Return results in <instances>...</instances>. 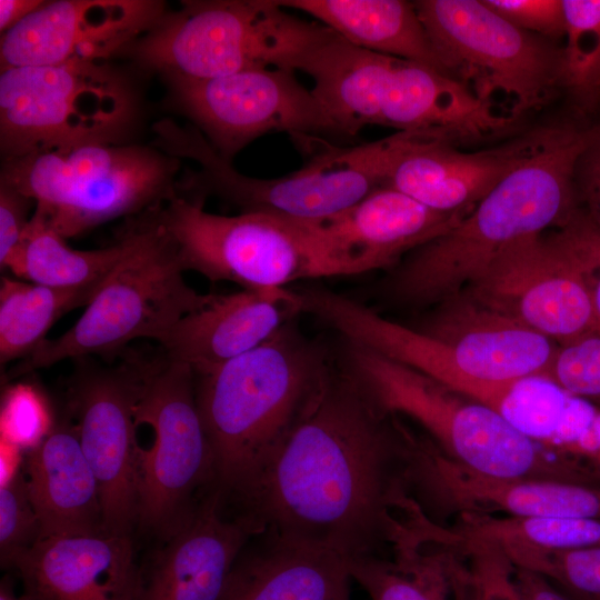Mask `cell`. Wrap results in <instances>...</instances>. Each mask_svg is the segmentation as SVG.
Listing matches in <instances>:
<instances>
[{
	"label": "cell",
	"mask_w": 600,
	"mask_h": 600,
	"mask_svg": "<svg viewBox=\"0 0 600 600\" xmlns=\"http://www.w3.org/2000/svg\"><path fill=\"white\" fill-rule=\"evenodd\" d=\"M600 133L550 127L539 146L453 228L408 253L379 290L394 302L437 304L462 292L516 243L568 223L579 211L574 171Z\"/></svg>",
	"instance_id": "obj_2"
},
{
	"label": "cell",
	"mask_w": 600,
	"mask_h": 600,
	"mask_svg": "<svg viewBox=\"0 0 600 600\" xmlns=\"http://www.w3.org/2000/svg\"><path fill=\"white\" fill-rule=\"evenodd\" d=\"M574 189L580 211L600 233V133L578 160Z\"/></svg>",
	"instance_id": "obj_41"
},
{
	"label": "cell",
	"mask_w": 600,
	"mask_h": 600,
	"mask_svg": "<svg viewBox=\"0 0 600 600\" xmlns=\"http://www.w3.org/2000/svg\"><path fill=\"white\" fill-rule=\"evenodd\" d=\"M64 240L33 212L7 269L21 280L48 287L99 283L128 252L131 231L128 224L114 244L96 250H74Z\"/></svg>",
	"instance_id": "obj_28"
},
{
	"label": "cell",
	"mask_w": 600,
	"mask_h": 600,
	"mask_svg": "<svg viewBox=\"0 0 600 600\" xmlns=\"http://www.w3.org/2000/svg\"><path fill=\"white\" fill-rule=\"evenodd\" d=\"M262 531L214 486L141 571L138 600H219L240 553Z\"/></svg>",
	"instance_id": "obj_19"
},
{
	"label": "cell",
	"mask_w": 600,
	"mask_h": 600,
	"mask_svg": "<svg viewBox=\"0 0 600 600\" xmlns=\"http://www.w3.org/2000/svg\"><path fill=\"white\" fill-rule=\"evenodd\" d=\"M132 116L128 86L103 63L8 68L0 74L4 158L83 142H114Z\"/></svg>",
	"instance_id": "obj_12"
},
{
	"label": "cell",
	"mask_w": 600,
	"mask_h": 600,
	"mask_svg": "<svg viewBox=\"0 0 600 600\" xmlns=\"http://www.w3.org/2000/svg\"><path fill=\"white\" fill-rule=\"evenodd\" d=\"M416 327L436 339L464 381V396L501 412L518 384L547 380L558 344L463 292Z\"/></svg>",
	"instance_id": "obj_16"
},
{
	"label": "cell",
	"mask_w": 600,
	"mask_h": 600,
	"mask_svg": "<svg viewBox=\"0 0 600 600\" xmlns=\"http://www.w3.org/2000/svg\"><path fill=\"white\" fill-rule=\"evenodd\" d=\"M106 280V279H104ZM103 280V281H104ZM102 282L57 288L1 278L0 284V364L23 359L46 338L64 313L87 307Z\"/></svg>",
	"instance_id": "obj_29"
},
{
	"label": "cell",
	"mask_w": 600,
	"mask_h": 600,
	"mask_svg": "<svg viewBox=\"0 0 600 600\" xmlns=\"http://www.w3.org/2000/svg\"><path fill=\"white\" fill-rule=\"evenodd\" d=\"M22 469L40 540L106 534L98 482L70 419L56 421L48 436L26 452Z\"/></svg>",
	"instance_id": "obj_25"
},
{
	"label": "cell",
	"mask_w": 600,
	"mask_h": 600,
	"mask_svg": "<svg viewBox=\"0 0 600 600\" xmlns=\"http://www.w3.org/2000/svg\"><path fill=\"white\" fill-rule=\"evenodd\" d=\"M39 540L40 524L21 469L0 484L1 567L11 568L16 559Z\"/></svg>",
	"instance_id": "obj_35"
},
{
	"label": "cell",
	"mask_w": 600,
	"mask_h": 600,
	"mask_svg": "<svg viewBox=\"0 0 600 600\" xmlns=\"http://www.w3.org/2000/svg\"><path fill=\"white\" fill-rule=\"evenodd\" d=\"M517 28L551 41L563 39L566 18L562 0H483Z\"/></svg>",
	"instance_id": "obj_38"
},
{
	"label": "cell",
	"mask_w": 600,
	"mask_h": 600,
	"mask_svg": "<svg viewBox=\"0 0 600 600\" xmlns=\"http://www.w3.org/2000/svg\"><path fill=\"white\" fill-rule=\"evenodd\" d=\"M547 129L478 151L459 150L443 139L420 141L397 160L384 187L439 212H470L539 146Z\"/></svg>",
	"instance_id": "obj_24"
},
{
	"label": "cell",
	"mask_w": 600,
	"mask_h": 600,
	"mask_svg": "<svg viewBox=\"0 0 600 600\" xmlns=\"http://www.w3.org/2000/svg\"><path fill=\"white\" fill-rule=\"evenodd\" d=\"M43 2L42 0H0L1 33L18 24Z\"/></svg>",
	"instance_id": "obj_43"
},
{
	"label": "cell",
	"mask_w": 600,
	"mask_h": 600,
	"mask_svg": "<svg viewBox=\"0 0 600 600\" xmlns=\"http://www.w3.org/2000/svg\"><path fill=\"white\" fill-rule=\"evenodd\" d=\"M284 68L227 76L168 77L173 101L227 161L259 137L287 132L298 142L347 138L326 107Z\"/></svg>",
	"instance_id": "obj_13"
},
{
	"label": "cell",
	"mask_w": 600,
	"mask_h": 600,
	"mask_svg": "<svg viewBox=\"0 0 600 600\" xmlns=\"http://www.w3.org/2000/svg\"><path fill=\"white\" fill-rule=\"evenodd\" d=\"M409 486L459 514L600 519V487L551 479H501L476 472L434 442L414 438Z\"/></svg>",
	"instance_id": "obj_18"
},
{
	"label": "cell",
	"mask_w": 600,
	"mask_h": 600,
	"mask_svg": "<svg viewBox=\"0 0 600 600\" xmlns=\"http://www.w3.org/2000/svg\"><path fill=\"white\" fill-rule=\"evenodd\" d=\"M548 381L600 408V334L558 344Z\"/></svg>",
	"instance_id": "obj_36"
},
{
	"label": "cell",
	"mask_w": 600,
	"mask_h": 600,
	"mask_svg": "<svg viewBox=\"0 0 600 600\" xmlns=\"http://www.w3.org/2000/svg\"><path fill=\"white\" fill-rule=\"evenodd\" d=\"M431 138L443 139L430 132L397 131L350 147L322 140L300 169L273 179L238 172L207 140H201L188 154L200 169L181 176L178 187L182 194L201 200L216 196L242 213L317 223L349 210L384 187L397 160L418 142Z\"/></svg>",
	"instance_id": "obj_8"
},
{
	"label": "cell",
	"mask_w": 600,
	"mask_h": 600,
	"mask_svg": "<svg viewBox=\"0 0 600 600\" xmlns=\"http://www.w3.org/2000/svg\"><path fill=\"white\" fill-rule=\"evenodd\" d=\"M549 450L569 464L583 483L600 487V408L571 397Z\"/></svg>",
	"instance_id": "obj_33"
},
{
	"label": "cell",
	"mask_w": 600,
	"mask_h": 600,
	"mask_svg": "<svg viewBox=\"0 0 600 600\" xmlns=\"http://www.w3.org/2000/svg\"><path fill=\"white\" fill-rule=\"evenodd\" d=\"M498 548L570 551L600 547V519L461 514L454 531Z\"/></svg>",
	"instance_id": "obj_30"
},
{
	"label": "cell",
	"mask_w": 600,
	"mask_h": 600,
	"mask_svg": "<svg viewBox=\"0 0 600 600\" xmlns=\"http://www.w3.org/2000/svg\"><path fill=\"white\" fill-rule=\"evenodd\" d=\"M343 367L386 413L407 417L467 468L501 479L581 483L561 459L490 407L363 346L346 341Z\"/></svg>",
	"instance_id": "obj_5"
},
{
	"label": "cell",
	"mask_w": 600,
	"mask_h": 600,
	"mask_svg": "<svg viewBox=\"0 0 600 600\" xmlns=\"http://www.w3.org/2000/svg\"><path fill=\"white\" fill-rule=\"evenodd\" d=\"M446 74L517 122L560 91L561 46L523 31L483 0L413 1Z\"/></svg>",
	"instance_id": "obj_9"
},
{
	"label": "cell",
	"mask_w": 600,
	"mask_h": 600,
	"mask_svg": "<svg viewBox=\"0 0 600 600\" xmlns=\"http://www.w3.org/2000/svg\"><path fill=\"white\" fill-rule=\"evenodd\" d=\"M302 312L299 293L288 288L210 294L159 343L167 359L199 371L256 349Z\"/></svg>",
	"instance_id": "obj_21"
},
{
	"label": "cell",
	"mask_w": 600,
	"mask_h": 600,
	"mask_svg": "<svg viewBox=\"0 0 600 600\" xmlns=\"http://www.w3.org/2000/svg\"><path fill=\"white\" fill-rule=\"evenodd\" d=\"M336 33L276 0L183 1L122 53L168 77L207 79L260 68L301 70Z\"/></svg>",
	"instance_id": "obj_7"
},
{
	"label": "cell",
	"mask_w": 600,
	"mask_h": 600,
	"mask_svg": "<svg viewBox=\"0 0 600 600\" xmlns=\"http://www.w3.org/2000/svg\"><path fill=\"white\" fill-rule=\"evenodd\" d=\"M33 200L13 188L0 183V268L7 269L17 252L26 228ZM36 204V203H34Z\"/></svg>",
	"instance_id": "obj_40"
},
{
	"label": "cell",
	"mask_w": 600,
	"mask_h": 600,
	"mask_svg": "<svg viewBox=\"0 0 600 600\" xmlns=\"http://www.w3.org/2000/svg\"><path fill=\"white\" fill-rule=\"evenodd\" d=\"M306 12L348 43L446 73L413 2L403 0H276Z\"/></svg>",
	"instance_id": "obj_27"
},
{
	"label": "cell",
	"mask_w": 600,
	"mask_h": 600,
	"mask_svg": "<svg viewBox=\"0 0 600 600\" xmlns=\"http://www.w3.org/2000/svg\"><path fill=\"white\" fill-rule=\"evenodd\" d=\"M54 422L47 399L33 386L17 383L4 390L0 411L1 441L27 452L48 436Z\"/></svg>",
	"instance_id": "obj_34"
},
{
	"label": "cell",
	"mask_w": 600,
	"mask_h": 600,
	"mask_svg": "<svg viewBox=\"0 0 600 600\" xmlns=\"http://www.w3.org/2000/svg\"><path fill=\"white\" fill-rule=\"evenodd\" d=\"M161 206L131 217L128 252L78 321L60 337L44 339L11 368L9 379L64 359H111L136 339L159 342L178 320L208 301L210 294L198 293L183 278L176 243L160 220Z\"/></svg>",
	"instance_id": "obj_6"
},
{
	"label": "cell",
	"mask_w": 600,
	"mask_h": 600,
	"mask_svg": "<svg viewBox=\"0 0 600 600\" xmlns=\"http://www.w3.org/2000/svg\"><path fill=\"white\" fill-rule=\"evenodd\" d=\"M11 569L29 600H138L141 584L131 536L41 539Z\"/></svg>",
	"instance_id": "obj_22"
},
{
	"label": "cell",
	"mask_w": 600,
	"mask_h": 600,
	"mask_svg": "<svg viewBox=\"0 0 600 600\" xmlns=\"http://www.w3.org/2000/svg\"><path fill=\"white\" fill-rule=\"evenodd\" d=\"M500 550L514 566L542 576L571 600H600V547L570 551Z\"/></svg>",
	"instance_id": "obj_32"
},
{
	"label": "cell",
	"mask_w": 600,
	"mask_h": 600,
	"mask_svg": "<svg viewBox=\"0 0 600 600\" xmlns=\"http://www.w3.org/2000/svg\"><path fill=\"white\" fill-rule=\"evenodd\" d=\"M203 204L178 193L159 209L184 271L244 290L348 276L307 224L262 213L214 214Z\"/></svg>",
	"instance_id": "obj_10"
},
{
	"label": "cell",
	"mask_w": 600,
	"mask_h": 600,
	"mask_svg": "<svg viewBox=\"0 0 600 600\" xmlns=\"http://www.w3.org/2000/svg\"><path fill=\"white\" fill-rule=\"evenodd\" d=\"M136 422L151 430L150 442L137 444V527L164 541L216 486L214 457L190 366L163 353L151 360Z\"/></svg>",
	"instance_id": "obj_11"
},
{
	"label": "cell",
	"mask_w": 600,
	"mask_h": 600,
	"mask_svg": "<svg viewBox=\"0 0 600 600\" xmlns=\"http://www.w3.org/2000/svg\"><path fill=\"white\" fill-rule=\"evenodd\" d=\"M331 363L296 320L256 349L193 371L196 400L209 439L216 486L237 508L300 422Z\"/></svg>",
	"instance_id": "obj_3"
},
{
	"label": "cell",
	"mask_w": 600,
	"mask_h": 600,
	"mask_svg": "<svg viewBox=\"0 0 600 600\" xmlns=\"http://www.w3.org/2000/svg\"><path fill=\"white\" fill-rule=\"evenodd\" d=\"M392 539L390 557L348 561L371 600H472L467 548L454 532L419 516Z\"/></svg>",
	"instance_id": "obj_23"
},
{
	"label": "cell",
	"mask_w": 600,
	"mask_h": 600,
	"mask_svg": "<svg viewBox=\"0 0 600 600\" xmlns=\"http://www.w3.org/2000/svg\"><path fill=\"white\" fill-rule=\"evenodd\" d=\"M516 578L526 600H571L536 572L516 566Z\"/></svg>",
	"instance_id": "obj_42"
},
{
	"label": "cell",
	"mask_w": 600,
	"mask_h": 600,
	"mask_svg": "<svg viewBox=\"0 0 600 600\" xmlns=\"http://www.w3.org/2000/svg\"><path fill=\"white\" fill-rule=\"evenodd\" d=\"M156 0L44 1L2 33L1 70L68 62L102 63L167 13Z\"/></svg>",
	"instance_id": "obj_17"
},
{
	"label": "cell",
	"mask_w": 600,
	"mask_h": 600,
	"mask_svg": "<svg viewBox=\"0 0 600 600\" xmlns=\"http://www.w3.org/2000/svg\"><path fill=\"white\" fill-rule=\"evenodd\" d=\"M0 600H29L27 597L16 596L11 584L7 580H2L0 586Z\"/></svg>",
	"instance_id": "obj_44"
},
{
	"label": "cell",
	"mask_w": 600,
	"mask_h": 600,
	"mask_svg": "<svg viewBox=\"0 0 600 600\" xmlns=\"http://www.w3.org/2000/svg\"><path fill=\"white\" fill-rule=\"evenodd\" d=\"M180 164L153 146L83 142L4 158L0 183L68 239L164 204L178 194Z\"/></svg>",
	"instance_id": "obj_4"
},
{
	"label": "cell",
	"mask_w": 600,
	"mask_h": 600,
	"mask_svg": "<svg viewBox=\"0 0 600 600\" xmlns=\"http://www.w3.org/2000/svg\"><path fill=\"white\" fill-rule=\"evenodd\" d=\"M348 561L270 531L252 537L219 600H353Z\"/></svg>",
	"instance_id": "obj_26"
},
{
	"label": "cell",
	"mask_w": 600,
	"mask_h": 600,
	"mask_svg": "<svg viewBox=\"0 0 600 600\" xmlns=\"http://www.w3.org/2000/svg\"><path fill=\"white\" fill-rule=\"evenodd\" d=\"M462 292L557 344L600 334L587 284L557 232L516 243Z\"/></svg>",
	"instance_id": "obj_15"
},
{
	"label": "cell",
	"mask_w": 600,
	"mask_h": 600,
	"mask_svg": "<svg viewBox=\"0 0 600 600\" xmlns=\"http://www.w3.org/2000/svg\"><path fill=\"white\" fill-rule=\"evenodd\" d=\"M557 234L578 267L600 320V233L580 211Z\"/></svg>",
	"instance_id": "obj_39"
},
{
	"label": "cell",
	"mask_w": 600,
	"mask_h": 600,
	"mask_svg": "<svg viewBox=\"0 0 600 600\" xmlns=\"http://www.w3.org/2000/svg\"><path fill=\"white\" fill-rule=\"evenodd\" d=\"M462 541L468 552L472 600H526L516 578L514 564L498 547Z\"/></svg>",
	"instance_id": "obj_37"
},
{
	"label": "cell",
	"mask_w": 600,
	"mask_h": 600,
	"mask_svg": "<svg viewBox=\"0 0 600 600\" xmlns=\"http://www.w3.org/2000/svg\"><path fill=\"white\" fill-rule=\"evenodd\" d=\"M409 430L342 366L237 507L262 530L347 561L388 557L408 496Z\"/></svg>",
	"instance_id": "obj_1"
},
{
	"label": "cell",
	"mask_w": 600,
	"mask_h": 600,
	"mask_svg": "<svg viewBox=\"0 0 600 600\" xmlns=\"http://www.w3.org/2000/svg\"><path fill=\"white\" fill-rule=\"evenodd\" d=\"M76 361L68 411L98 482L103 530L131 536L138 512L136 407L151 360L120 354L106 366L90 357Z\"/></svg>",
	"instance_id": "obj_14"
},
{
	"label": "cell",
	"mask_w": 600,
	"mask_h": 600,
	"mask_svg": "<svg viewBox=\"0 0 600 600\" xmlns=\"http://www.w3.org/2000/svg\"><path fill=\"white\" fill-rule=\"evenodd\" d=\"M560 92L583 117L600 108V0H562Z\"/></svg>",
	"instance_id": "obj_31"
},
{
	"label": "cell",
	"mask_w": 600,
	"mask_h": 600,
	"mask_svg": "<svg viewBox=\"0 0 600 600\" xmlns=\"http://www.w3.org/2000/svg\"><path fill=\"white\" fill-rule=\"evenodd\" d=\"M467 213L439 212L393 188L381 187L349 210L307 226L348 276H353L393 268Z\"/></svg>",
	"instance_id": "obj_20"
}]
</instances>
